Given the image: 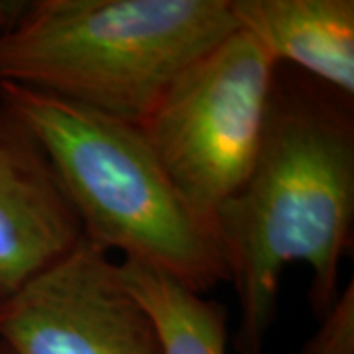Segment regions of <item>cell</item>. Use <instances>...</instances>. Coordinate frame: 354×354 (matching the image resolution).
Listing matches in <instances>:
<instances>
[{"instance_id":"6da1fadb","label":"cell","mask_w":354,"mask_h":354,"mask_svg":"<svg viewBox=\"0 0 354 354\" xmlns=\"http://www.w3.org/2000/svg\"><path fill=\"white\" fill-rule=\"evenodd\" d=\"M213 234L241 307L239 354H264L290 264L309 268V305L325 315L353 250V99L278 65L252 169L216 211Z\"/></svg>"},{"instance_id":"7a4b0ae2","label":"cell","mask_w":354,"mask_h":354,"mask_svg":"<svg viewBox=\"0 0 354 354\" xmlns=\"http://www.w3.org/2000/svg\"><path fill=\"white\" fill-rule=\"evenodd\" d=\"M234 30L230 0H32L0 34V83L138 127L174 79Z\"/></svg>"},{"instance_id":"3957f363","label":"cell","mask_w":354,"mask_h":354,"mask_svg":"<svg viewBox=\"0 0 354 354\" xmlns=\"http://www.w3.org/2000/svg\"><path fill=\"white\" fill-rule=\"evenodd\" d=\"M0 104L48 153L87 241L201 295L228 281L213 232L191 213L138 127L12 83H0Z\"/></svg>"},{"instance_id":"277c9868","label":"cell","mask_w":354,"mask_h":354,"mask_svg":"<svg viewBox=\"0 0 354 354\" xmlns=\"http://www.w3.org/2000/svg\"><path fill=\"white\" fill-rule=\"evenodd\" d=\"M276 71L264 48L234 30L187 65L138 124L181 199L211 232L216 211L252 169Z\"/></svg>"},{"instance_id":"5b68a950","label":"cell","mask_w":354,"mask_h":354,"mask_svg":"<svg viewBox=\"0 0 354 354\" xmlns=\"http://www.w3.org/2000/svg\"><path fill=\"white\" fill-rule=\"evenodd\" d=\"M0 342L12 354H162L118 264L87 239L0 305Z\"/></svg>"},{"instance_id":"8992f818","label":"cell","mask_w":354,"mask_h":354,"mask_svg":"<svg viewBox=\"0 0 354 354\" xmlns=\"http://www.w3.org/2000/svg\"><path fill=\"white\" fill-rule=\"evenodd\" d=\"M85 239L48 153L0 104V305Z\"/></svg>"},{"instance_id":"52a82bcc","label":"cell","mask_w":354,"mask_h":354,"mask_svg":"<svg viewBox=\"0 0 354 354\" xmlns=\"http://www.w3.org/2000/svg\"><path fill=\"white\" fill-rule=\"evenodd\" d=\"M230 8L276 64L354 99L353 0H230Z\"/></svg>"},{"instance_id":"ba28073f","label":"cell","mask_w":354,"mask_h":354,"mask_svg":"<svg viewBox=\"0 0 354 354\" xmlns=\"http://www.w3.org/2000/svg\"><path fill=\"white\" fill-rule=\"evenodd\" d=\"M120 278L153 323L162 354H227V309L150 266L122 260Z\"/></svg>"},{"instance_id":"9c48e42d","label":"cell","mask_w":354,"mask_h":354,"mask_svg":"<svg viewBox=\"0 0 354 354\" xmlns=\"http://www.w3.org/2000/svg\"><path fill=\"white\" fill-rule=\"evenodd\" d=\"M299 354H354V279L339 291Z\"/></svg>"},{"instance_id":"30bf717a","label":"cell","mask_w":354,"mask_h":354,"mask_svg":"<svg viewBox=\"0 0 354 354\" xmlns=\"http://www.w3.org/2000/svg\"><path fill=\"white\" fill-rule=\"evenodd\" d=\"M0 354H12V353H10V351H8V348H6V346L0 342Z\"/></svg>"}]
</instances>
